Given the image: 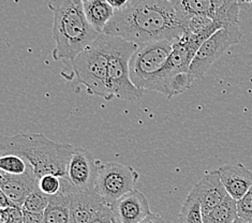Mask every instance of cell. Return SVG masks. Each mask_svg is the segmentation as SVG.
I'll use <instances>...</instances> for the list:
<instances>
[{
  "label": "cell",
  "instance_id": "cell-1",
  "mask_svg": "<svg viewBox=\"0 0 252 223\" xmlns=\"http://www.w3.org/2000/svg\"><path fill=\"white\" fill-rule=\"evenodd\" d=\"M103 33L139 46L157 41L174 43L184 37L185 29L172 1L128 0L124 9L115 11Z\"/></svg>",
  "mask_w": 252,
  "mask_h": 223
},
{
  "label": "cell",
  "instance_id": "cell-4",
  "mask_svg": "<svg viewBox=\"0 0 252 223\" xmlns=\"http://www.w3.org/2000/svg\"><path fill=\"white\" fill-rule=\"evenodd\" d=\"M75 85H84L87 93L105 100L113 99L104 34L101 33L92 46L71 62Z\"/></svg>",
  "mask_w": 252,
  "mask_h": 223
},
{
  "label": "cell",
  "instance_id": "cell-10",
  "mask_svg": "<svg viewBox=\"0 0 252 223\" xmlns=\"http://www.w3.org/2000/svg\"><path fill=\"white\" fill-rule=\"evenodd\" d=\"M100 162L84 147H74L67 167V178L79 191H94V182Z\"/></svg>",
  "mask_w": 252,
  "mask_h": 223
},
{
  "label": "cell",
  "instance_id": "cell-5",
  "mask_svg": "<svg viewBox=\"0 0 252 223\" xmlns=\"http://www.w3.org/2000/svg\"><path fill=\"white\" fill-rule=\"evenodd\" d=\"M104 43L113 97L139 102L143 97L144 90L135 87L130 78V60L137 45L106 34H104Z\"/></svg>",
  "mask_w": 252,
  "mask_h": 223
},
{
  "label": "cell",
  "instance_id": "cell-28",
  "mask_svg": "<svg viewBox=\"0 0 252 223\" xmlns=\"http://www.w3.org/2000/svg\"><path fill=\"white\" fill-rule=\"evenodd\" d=\"M107 2L111 5V7L115 10V11H119L126 7L127 4L128 0H107Z\"/></svg>",
  "mask_w": 252,
  "mask_h": 223
},
{
  "label": "cell",
  "instance_id": "cell-15",
  "mask_svg": "<svg viewBox=\"0 0 252 223\" xmlns=\"http://www.w3.org/2000/svg\"><path fill=\"white\" fill-rule=\"evenodd\" d=\"M218 172L227 194L235 201L241 200L252 187V171L242 163L224 164Z\"/></svg>",
  "mask_w": 252,
  "mask_h": 223
},
{
  "label": "cell",
  "instance_id": "cell-18",
  "mask_svg": "<svg viewBox=\"0 0 252 223\" xmlns=\"http://www.w3.org/2000/svg\"><path fill=\"white\" fill-rule=\"evenodd\" d=\"M237 218V201L227 195L223 202L204 217V223H233Z\"/></svg>",
  "mask_w": 252,
  "mask_h": 223
},
{
  "label": "cell",
  "instance_id": "cell-3",
  "mask_svg": "<svg viewBox=\"0 0 252 223\" xmlns=\"http://www.w3.org/2000/svg\"><path fill=\"white\" fill-rule=\"evenodd\" d=\"M74 146L56 143L43 133H17L3 138L0 153L16 155L26 160L38 179L45 175L67 177V167Z\"/></svg>",
  "mask_w": 252,
  "mask_h": 223
},
{
  "label": "cell",
  "instance_id": "cell-27",
  "mask_svg": "<svg viewBox=\"0 0 252 223\" xmlns=\"http://www.w3.org/2000/svg\"><path fill=\"white\" fill-rule=\"evenodd\" d=\"M140 223H165L163 218L158 214H151L145 219L142 220Z\"/></svg>",
  "mask_w": 252,
  "mask_h": 223
},
{
  "label": "cell",
  "instance_id": "cell-24",
  "mask_svg": "<svg viewBox=\"0 0 252 223\" xmlns=\"http://www.w3.org/2000/svg\"><path fill=\"white\" fill-rule=\"evenodd\" d=\"M92 223H121L111 205L105 204Z\"/></svg>",
  "mask_w": 252,
  "mask_h": 223
},
{
  "label": "cell",
  "instance_id": "cell-22",
  "mask_svg": "<svg viewBox=\"0 0 252 223\" xmlns=\"http://www.w3.org/2000/svg\"><path fill=\"white\" fill-rule=\"evenodd\" d=\"M62 189V177L45 175L39 179V190L47 196L56 195Z\"/></svg>",
  "mask_w": 252,
  "mask_h": 223
},
{
  "label": "cell",
  "instance_id": "cell-23",
  "mask_svg": "<svg viewBox=\"0 0 252 223\" xmlns=\"http://www.w3.org/2000/svg\"><path fill=\"white\" fill-rule=\"evenodd\" d=\"M238 217L246 221L252 218V187L241 200L237 201Z\"/></svg>",
  "mask_w": 252,
  "mask_h": 223
},
{
  "label": "cell",
  "instance_id": "cell-30",
  "mask_svg": "<svg viewBox=\"0 0 252 223\" xmlns=\"http://www.w3.org/2000/svg\"><path fill=\"white\" fill-rule=\"evenodd\" d=\"M248 223H252V218H251V219L248 221Z\"/></svg>",
  "mask_w": 252,
  "mask_h": 223
},
{
  "label": "cell",
  "instance_id": "cell-21",
  "mask_svg": "<svg viewBox=\"0 0 252 223\" xmlns=\"http://www.w3.org/2000/svg\"><path fill=\"white\" fill-rule=\"evenodd\" d=\"M49 203L50 196L42 193L38 189L28 195L25 203H24L23 210L35 214H44L46 207L49 206Z\"/></svg>",
  "mask_w": 252,
  "mask_h": 223
},
{
  "label": "cell",
  "instance_id": "cell-8",
  "mask_svg": "<svg viewBox=\"0 0 252 223\" xmlns=\"http://www.w3.org/2000/svg\"><path fill=\"white\" fill-rule=\"evenodd\" d=\"M173 51V42H149L137 46L130 60V78L143 90L145 83L163 69Z\"/></svg>",
  "mask_w": 252,
  "mask_h": 223
},
{
  "label": "cell",
  "instance_id": "cell-9",
  "mask_svg": "<svg viewBox=\"0 0 252 223\" xmlns=\"http://www.w3.org/2000/svg\"><path fill=\"white\" fill-rule=\"evenodd\" d=\"M242 32L239 26L223 28L213 34L199 52L196 53L189 68V74L193 80L203 78L213 64L223 55L230 46L237 44L242 39Z\"/></svg>",
  "mask_w": 252,
  "mask_h": 223
},
{
  "label": "cell",
  "instance_id": "cell-2",
  "mask_svg": "<svg viewBox=\"0 0 252 223\" xmlns=\"http://www.w3.org/2000/svg\"><path fill=\"white\" fill-rule=\"evenodd\" d=\"M53 12L54 60H73L94 44L99 34L88 23L81 0H54L47 3Z\"/></svg>",
  "mask_w": 252,
  "mask_h": 223
},
{
  "label": "cell",
  "instance_id": "cell-25",
  "mask_svg": "<svg viewBox=\"0 0 252 223\" xmlns=\"http://www.w3.org/2000/svg\"><path fill=\"white\" fill-rule=\"evenodd\" d=\"M24 223H43V214H35L23 210Z\"/></svg>",
  "mask_w": 252,
  "mask_h": 223
},
{
  "label": "cell",
  "instance_id": "cell-13",
  "mask_svg": "<svg viewBox=\"0 0 252 223\" xmlns=\"http://www.w3.org/2000/svg\"><path fill=\"white\" fill-rule=\"evenodd\" d=\"M111 207L121 223H140L152 214L147 197L139 189L130 191Z\"/></svg>",
  "mask_w": 252,
  "mask_h": 223
},
{
  "label": "cell",
  "instance_id": "cell-20",
  "mask_svg": "<svg viewBox=\"0 0 252 223\" xmlns=\"http://www.w3.org/2000/svg\"><path fill=\"white\" fill-rule=\"evenodd\" d=\"M29 168V164L21 157L16 155H4L0 158V170L9 175H20L26 174Z\"/></svg>",
  "mask_w": 252,
  "mask_h": 223
},
{
  "label": "cell",
  "instance_id": "cell-12",
  "mask_svg": "<svg viewBox=\"0 0 252 223\" xmlns=\"http://www.w3.org/2000/svg\"><path fill=\"white\" fill-rule=\"evenodd\" d=\"M205 217L225 200L229 195L221 182L218 170L207 172L193 189Z\"/></svg>",
  "mask_w": 252,
  "mask_h": 223
},
{
  "label": "cell",
  "instance_id": "cell-6",
  "mask_svg": "<svg viewBox=\"0 0 252 223\" xmlns=\"http://www.w3.org/2000/svg\"><path fill=\"white\" fill-rule=\"evenodd\" d=\"M178 19L184 22L191 16H204L221 26L230 28L239 26V1L226 0H173Z\"/></svg>",
  "mask_w": 252,
  "mask_h": 223
},
{
  "label": "cell",
  "instance_id": "cell-14",
  "mask_svg": "<svg viewBox=\"0 0 252 223\" xmlns=\"http://www.w3.org/2000/svg\"><path fill=\"white\" fill-rule=\"evenodd\" d=\"M105 204L95 191L75 190L70 203L71 223H92Z\"/></svg>",
  "mask_w": 252,
  "mask_h": 223
},
{
  "label": "cell",
  "instance_id": "cell-16",
  "mask_svg": "<svg viewBox=\"0 0 252 223\" xmlns=\"http://www.w3.org/2000/svg\"><path fill=\"white\" fill-rule=\"evenodd\" d=\"M76 189L67 177H62V189L50 196L49 206L43 214V223H71L70 203Z\"/></svg>",
  "mask_w": 252,
  "mask_h": 223
},
{
  "label": "cell",
  "instance_id": "cell-19",
  "mask_svg": "<svg viewBox=\"0 0 252 223\" xmlns=\"http://www.w3.org/2000/svg\"><path fill=\"white\" fill-rule=\"evenodd\" d=\"M178 223H204L201 204L193 190L186 197L181 214H179Z\"/></svg>",
  "mask_w": 252,
  "mask_h": 223
},
{
  "label": "cell",
  "instance_id": "cell-11",
  "mask_svg": "<svg viewBox=\"0 0 252 223\" xmlns=\"http://www.w3.org/2000/svg\"><path fill=\"white\" fill-rule=\"evenodd\" d=\"M38 189L39 179L34 175L31 165L27 173L20 176L0 172V191L3 192L17 207L23 209L28 195Z\"/></svg>",
  "mask_w": 252,
  "mask_h": 223
},
{
  "label": "cell",
  "instance_id": "cell-26",
  "mask_svg": "<svg viewBox=\"0 0 252 223\" xmlns=\"http://www.w3.org/2000/svg\"><path fill=\"white\" fill-rule=\"evenodd\" d=\"M10 207H17V206H15V205L9 200L8 196L5 195L3 192L0 191V208L7 209Z\"/></svg>",
  "mask_w": 252,
  "mask_h": 223
},
{
  "label": "cell",
  "instance_id": "cell-7",
  "mask_svg": "<svg viewBox=\"0 0 252 223\" xmlns=\"http://www.w3.org/2000/svg\"><path fill=\"white\" fill-rule=\"evenodd\" d=\"M140 175L133 167L117 162H100L94 182V191L106 204L112 205L135 189Z\"/></svg>",
  "mask_w": 252,
  "mask_h": 223
},
{
  "label": "cell",
  "instance_id": "cell-17",
  "mask_svg": "<svg viewBox=\"0 0 252 223\" xmlns=\"http://www.w3.org/2000/svg\"><path fill=\"white\" fill-rule=\"evenodd\" d=\"M83 8L88 23L100 34L115 15V10L107 0H84Z\"/></svg>",
  "mask_w": 252,
  "mask_h": 223
},
{
  "label": "cell",
  "instance_id": "cell-29",
  "mask_svg": "<svg viewBox=\"0 0 252 223\" xmlns=\"http://www.w3.org/2000/svg\"><path fill=\"white\" fill-rule=\"evenodd\" d=\"M233 223H248V221H246V220H244V219H242V218H239V217H238V218H237L235 221H234Z\"/></svg>",
  "mask_w": 252,
  "mask_h": 223
}]
</instances>
